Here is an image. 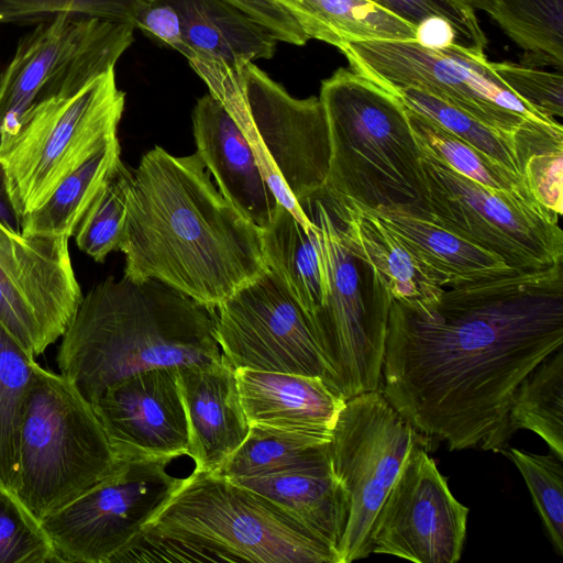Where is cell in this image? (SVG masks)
<instances>
[{
    "label": "cell",
    "instance_id": "cell-1",
    "mask_svg": "<svg viewBox=\"0 0 563 563\" xmlns=\"http://www.w3.org/2000/svg\"><path fill=\"white\" fill-rule=\"evenodd\" d=\"M563 346V262L444 287L419 314L393 300L379 388L430 442L498 452L523 378Z\"/></svg>",
    "mask_w": 563,
    "mask_h": 563
},
{
    "label": "cell",
    "instance_id": "cell-2",
    "mask_svg": "<svg viewBox=\"0 0 563 563\" xmlns=\"http://www.w3.org/2000/svg\"><path fill=\"white\" fill-rule=\"evenodd\" d=\"M123 275L157 279L216 309L268 271L261 230L219 191L197 153H145L128 198Z\"/></svg>",
    "mask_w": 563,
    "mask_h": 563
},
{
    "label": "cell",
    "instance_id": "cell-3",
    "mask_svg": "<svg viewBox=\"0 0 563 563\" xmlns=\"http://www.w3.org/2000/svg\"><path fill=\"white\" fill-rule=\"evenodd\" d=\"M216 324V309L163 282L108 277L82 295L57 367L92 404L134 373L221 361Z\"/></svg>",
    "mask_w": 563,
    "mask_h": 563
},
{
    "label": "cell",
    "instance_id": "cell-4",
    "mask_svg": "<svg viewBox=\"0 0 563 563\" xmlns=\"http://www.w3.org/2000/svg\"><path fill=\"white\" fill-rule=\"evenodd\" d=\"M339 563L336 552L271 500L194 471L115 562Z\"/></svg>",
    "mask_w": 563,
    "mask_h": 563
},
{
    "label": "cell",
    "instance_id": "cell-5",
    "mask_svg": "<svg viewBox=\"0 0 563 563\" xmlns=\"http://www.w3.org/2000/svg\"><path fill=\"white\" fill-rule=\"evenodd\" d=\"M330 139L324 190L368 209L429 218L422 154L408 111L390 89L351 69L321 82Z\"/></svg>",
    "mask_w": 563,
    "mask_h": 563
},
{
    "label": "cell",
    "instance_id": "cell-6",
    "mask_svg": "<svg viewBox=\"0 0 563 563\" xmlns=\"http://www.w3.org/2000/svg\"><path fill=\"white\" fill-rule=\"evenodd\" d=\"M191 68L246 135L279 203L309 224L299 201L324 188L330 163L320 99L292 97L254 63L238 68L198 63Z\"/></svg>",
    "mask_w": 563,
    "mask_h": 563
},
{
    "label": "cell",
    "instance_id": "cell-7",
    "mask_svg": "<svg viewBox=\"0 0 563 563\" xmlns=\"http://www.w3.org/2000/svg\"><path fill=\"white\" fill-rule=\"evenodd\" d=\"M117 459L92 405L36 363L19 442L14 494L41 521L108 477Z\"/></svg>",
    "mask_w": 563,
    "mask_h": 563
},
{
    "label": "cell",
    "instance_id": "cell-8",
    "mask_svg": "<svg viewBox=\"0 0 563 563\" xmlns=\"http://www.w3.org/2000/svg\"><path fill=\"white\" fill-rule=\"evenodd\" d=\"M299 206L319 225L327 276L324 300L309 319L328 386L346 400L379 387L393 297L377 272L342 242L322 190Z\"/></svg>",
    "mask_w": 563,
    "mask_h": 563
},
{
    "label": "cell",
    "instance_id": "cell-9",
    "mask_svg": "<svg viewBox=\"0 0 563 563\" xmlns=\"http://www.w3.org/2000/svg\"><path fill=\"white\" fill-rule=\"evenodd\" d=\"M125 106L114 69L70 93L33 104L0 147V167L12 208L21 219L97 150L118 137Z\"/></svg>",
    "mask_w": 563,
    "mask_h": 563
},
{
    "label": "cell",
    "instance_id": "cell-10",
    "mask_svg": "<svg viewBox=\"0 0 563 563\" xmlns=\"http://www.w3.org/2000/svg\"><path fill=\"white\" fill-rule=\"evenodd\" d=\"M339 51L351 69L382 86L428 92L509 140L525 119H542L500 81L485 53L472 47L453 43L427 48L415 40H374L352 42Z\"/></svg>",
    "mask_w": 563,
    "mask_h": 563
},
{
    "label": "cell",
    "instance_id": "cell-11",
    "mask_svg": "<svg viewBox=\"0 0 563 563\" xmlns=\"http://www.w3.org/2000/svg\"><path fill=\"white\" fill-rule=\"evenodd\" d=\"M134 30L126 23L69 14L37 23L0 71V147L33 104L79 90L114 69L133 43Z\"/></svg>",
    "mask_w": 563,
    "mask_h": 563
},
{
    "label": "cell",
    "instance_id": "cell-12",
    "mask_svg": "<svg viewBox=\"0 0 563 563\" xmlns=\"http://www.w3.org/2000/svg\"><path fill=\"white\" fill-rule=\"evenodd\" d=\"M429 218L515 271L563 262L556 213L536 199L482 186L422 153Z\"/></svg>",
    "mask_w": 563,
    "mask_h": 563
},
{
    "label": "cell",
    "instance_id": "cell-13",
    "mask_svg": "<svg viewBox=\"0 0 563 563\" xmlns=\"http://www.w3.org/2000/svg\"><path fill=\"white\" fill-rule=\"evenodd\" d=\"M423 441L429 440L386 400L379 387L345 400L331 438L332 468L349 501L339 563L372 554L375 518L410 451Z\"/></svg>",
    "mask_w": 563,
    "mask_h": 563
},
{
    "label": "cell",
    "instance_id": "cell-14",
    "mask_svg": "<svg viewBox=\"0 0 563 563\" xmlns=\"http://www.w3.org/2000/svg\"><path fill=\"white\" fill-rule=\"evenodd\" d=\"M167 459L119 460L115 470L41 525L58 562L111 563L167 504L185 478Z\"/></svg>",
    "mask_w": 563,
    "mask_h": 563
},
{
    "label": "cell",
    "instance_id": "cell-15",
    "mask_svg": "<svg viewBox=\"0 0 563 563\" xmlns=\"http://www.w3.org/2000/svg\"><path fill=\"white\" fill-rule=\"evenodd\" d=\"M217 312V340L235 369L321 377L328 372L310 319L272 271L234 291Z\"/></svg>",
    "mask_w": 563,
    "mask_h": 563
},
{
    "label": "cell",
    "instance_id": "cell-16",
    "mask_svg": "<svg viewBox=\"0 0 563 563\" xmlns=\"http://www.w3.org/2000/svg\"><path fill=\"white\" fill-rule=\"evenodd\" d=\"M68 240L0 222V323L34 357L62 338L82 297Z\"/></svg>",
    "mask_w": 563,
    "mask_h": 563
},
{
    "label": "cell",
    "instance_id": "cell-17",
    "mask_svg": "<svg viewBox=\"0 0 563 563\" xmlns=\"http://www.w3.org/2000/svg\"><path fill=\"white\" fill-rule=\"evenodd\" d=\"M429 448L423 441L410 451L375 518L372 553L416 563L460 561L470 509L452 495Z\"/></svg>",
    "mask_w": 563,
    "mask_h": 563
},
{
    "label": "cell",
    "instance_id": "cell-18",
    "mask_svg": "<svg viewBox=\"0 0 563 563\" xmlns=\"http://www.w3.org/2000/svg\"><path fill=\"white\" fill-rule=\"evenodd\" d=\"M178 367L134 373L91 404L118 460L167 459L189 453Z\"/></svg>",
    "mask_w": 563,
    "mask_h": 563
},
{
    "label": "cell",
    "instance_id": "cell-19",
    "mask_svg": "<svg viewBox=\"0 0 563 563\" xmlns=\"http://www.w3.org/2000/svg\"><path fill=\"white\" fill-rule=\"evenodd\" d=\"M197 154L223 197L260 230L275 217L279 201L254 151L225 106L209 91L192 110Z\"/></svg>",
    "mask_w": 563,
    "mask_h": 563
},
{
    "label": "cell",
    "instance_id": "cell-20",
    "mask_svg": "<svg viewBox=\"0 0 563 563\" xmlns=\"http://www.w3.org/2000/svg\"><path fill=\"white\" fill-rule=\"evenodd\" d=\"M188 423L189 453L197 472L217 473L245 440L250 424L239 394L235 368L224 357L178 367Z\"/></svg>",
    "mask_w": 563,
    "mask_h": 563
},
{
    "label": "cell",
    "instance_id": "cell-21",
    "mask_svg": "<svg viewBox=\"0 0 563 563\" xmlns=\"http://www.w3.org/2000/svg\"><path fill=\"white\" fill-rule=\"evenodd\" d=\"M344 245L384 279L393 300L419 314L440 302L444 287L416 260L399 238L368 209L322 189Z\"/></svg>",
    "mask_w": 563,
    "mask_h": 563
},
{
    "label": "cell",
    "instance_id": "cell-22",
    "mask_svg": "<svg viewBox=\"0 0 563 563\" xmlns=\"http://www.w3.org/2000/svg\"><path fill=\"white\" fill-rule=\"evenodd\" d=\"M235 377L250 426L330 435L345 404L317 376L236 368Z\"/></svg>",
    "mask_w": 563,
    "mask_h": 563
},
{
    "label": "cell",
    "instance_id": "cell-23",
    "mask_svg": "<svg viewBox=\"0 0 563 563\" xmlns=\"http://www.w3.org/2000/svg\"><path fill=\"white\" fill-rule=\"evenodd\" d=\"M178 12L189 65L242 67L269 59L277 40L261 24L225 0H168Z\"/></svg>",
    "mask_w": 563,
    "mask_h": 563
},
{
    "label": "cell",
    "instance_id": "cell-24",
    "mask_svg": "<svg viewBox=\"0 0 563 563\" xmlns=\"http://www.w3.org/2000/svg\"><path fill=\"white\" fill-rule=\"evenodd\" d=\"M368 210L399 238L442 287L515 271L498 256L428 218L416 216L400 207Z\"/></svg>",
    "mask_w": 563,
    "mask_h": 563
},
{
    "label": "cell",
    "instance_id": "cell-25",
    "mask_svg": "<svg viewBox=\"0 0 563 563\" xmlns=\"http://www.w3.org/2000/svg\"><path fill=\"white\" fill-rule=\"evenodd\" d=\"M230 481L274 503L338 554V547L347 522L349 501L332 466Z\"/></svg>",
    "mask_w": 563,
    "mask_h": 563
},
{
    "label": "cell",
    "instance_id": "cell-26",
    "mask_svg": "<svg viewBox=\"0 0 563 563\" xmlns=\"http://www.w3.org/2000/svg\"><path fill=\"white\" fill-rule=\"evenodd\" d=\"M309 220V224L300 222L279 203L261 235L268 269L285 283L310 318L324 300L327 276L320 229Z\"/></svg>",
    "mask_w": 563,
    "mask_h": 563
},
{
    "label": "cell",
    "instance_id": "cell-27",
    "mask_svg": "<svg viewBox=\"0 0 563 563\" xmlns=\"http://www.w3.org/2000/svg\"><path fill=\"white\" fill-rule=\"evenodd\" d=\"M308 40L340 49L352 42L416 40V26L368 0H276Z\"/></svg>",
    "mask_w": 563,
    "mask_h": 563
},
{
    "label": "cell",
    "instance_id": "cell-28",
    "mask_svg": "<svg viewBox=\"0 0 563 563\" xmlns=\"http://www.w3.org/2000/svg\"><path fill=\"white\" fill-rule=\"evenodd\" d=\"M331 438L332 434L250 426L243 443L213 474L234 479L331 467Z\"/></svg>",
    "mask_w": 563,
    "mask_h": 563
},
{
    "label": "cell",
    "instance_id": "cell-29",
    "mask_svg": "<svg viewBox=\"0 0 563 563\" xmlns=\"http://www.w3.org/2000/svg\"><path fill=\"white\" fill-rule=\"evenodd\" d=\"M537 433L563 460V349L543 360L519 384L509 402L498 452L518 430Z\"/></svg>",
    "mask_w": 563,
    "mask_h": 563
},
{
    "label": "cell",
    "instance_id": "cell-30",
    "mask_svg": "<svg viewBox=\"0 0 563 563\" xmlns=\"http://www.w3.org/2000/svg\"><path fill=\"white\" fill-rule=\"evenodd\" d=\"M118 137L109 141L55 188L37 209L20 222L21 233L70 238L115 164L121 159Z\"/></svg>",
    "mask_w": 563,
    "mask_h": 563
},
{
    "label": "cell",
    "instance_id": "cell-31",
    "mask_svg": "<svg viewBox=\"0 0 563 563\" xmlns=\"http://www.w3.org/2000/svg\"><path fill=\"white\" fill-rule=\"evenodd\" d=\"M492 19L523 51L521 65L563 68V0H498Z\"/></svg>",
    "mask_w": 563,
    "mask_h": 563
},
{
    "label": "cell",
    "instance_id": "cell-32",
    "mask_svg": "<svg viewBox=\"0 0 563 563\" xmlns=\"http://www.w3.org/2000/svg\"><path fill=\"white\" fill-rule=\"evenodd\" d=\"M523 183L545 209L562 216L563 126L556 121L528 118L511 135Z\"/></svg>",
    "mask_w": 563,
    "mask_h": 563
},
{
    "label": "cell",
    "instance_id": "cell-33",
    "mask_svg": "<svg viewBox=\"0 0 563 563\" xmlns=\"http://www.w3.org/2000/svg\"><path fill=\"white\" fill-rule=\"evenodd\" d=\"M35 357L0 323V486L14 493L19 442Z\"/></svg>",
    "mask_w": 563,
    "mask_h": 563
},
{
    "label": "cell",
    "instance_id": "cell-34",
    "mask_svg": "<svg viewBox=\"0 0 563 563\" xmlns=\"http://www.w3.org/2000/svg\"><path fill=\"white\" fill-rule=\"evenodd\" d=\"M407 111L412 133L422 153L433 156L482 186L533 198L520 176L492 161L431 120L408 109Z\"/></svg>",
    "mask_w": 563,
    "mask_h": 563
},
{
    "label": "cell",
    "instance_id": "cell-35",
    "mask_svg": "<svg viewBox=\"0 0 563 563\" xmlns=\"http://www.w3.org/2000/svg\"><path fill=\"white\" fill-rule=\"evenodd\" d=\"M132 178L133 172L120 159L74 232L77 247L96 262L120 247Z\"/></svg>",
    "mask_w": 563,
    "mask_h": 563
},
{
    "label": "cell",
    "instance_id": "cell-36",
    "mask_svg": "<svg viewBox=\"0 0 563 563\" xmlns=\"http://www.w3.org/2000/svg\"><path fill=\"white\" fill-rule=\"evenodd\" d=\"M391 91L399 97L409 111L431 120L492 161L521 177L512 142L505 135L467 112L422 90L398 88Z\"/></svg>",
    "mask_w": 563,
    "mask_h": 563
},
{
    "label": "cell",
    "instance_id": "cell-37",
    "mask_svg": "<svg viewBox=\"0 0 563 563\" xmlns=\"http://www.w3.org/2000/svg\"><path fill=\"white\" fill-rule=\"evenodd\" d=\"M518 468L555 553L563 555V460L517 448L501 451Z\"/></svg>",
    "mask_w": 563,
    "mask_h": 563
},
{
    "label": "cell",
    "instance_id": "cell-38",
    "mask_svg": "<svg viewBox=\"0 0 563 563\" xmlns=\"http://www.w3.org/2000/svg\"><path fill=\"white\" fill-rule=\"evenodd\" d=\"M58 562L41 521L11 490L0 486V563Z\"/></svg>",
    "mask_w": 563,
    "mask_h": 563
},
{
    "label": "cell",
    "instance_id": "cell-39",
    "mask_svg": "<svg viewBox=\"0 0 563 563\" xmlns=\"http://www.w3.org/2000/svg\"><path fill=\"white\" fill-rule=\"evenodd\" d=\"M142 2L143 0H0V25L37 24L58 14L133 25Z\"/></svg>",
    "mask_w": 563,
    "mask_h": 563
},
{
    "label": "cell",
    "instance_id": "cell-40",
    "mask_svg": "<svg viewBox=\"0 0 563 563\" xmlns=\"http://www.w3.org/2000/svg\"><path fill=\"white\" fill-rule=\"evenodd\" d=\"M500 81L539 117L556 120L563 115V76L512 62H489ZM558 121V120H556Z\"/></svg>",
    "mask_w": 563,
    "mask_h": 563
},
{
    "label": "cell",
    "instance_id": "cell-41",
    "mask_svg": "<svg viewBox=\"0 0 563 563\" xmlns=\"http://www.w3.org/2000/svg\"><path fill=\"white\" fill-rule=\"evenodd\" d=\"M383 10L417 26L431 16L446 20L456 33V43L485 53L488 40L475 11L459 0H368Z\"/></svg>",
    "mask_w": 563,
    "mask_h": 563
},
{
    "label": "cell",
    "instance_id": "cell-42",
    "mask_svg": "<svg viewBox=\"0 0 563 563\" xmlns=\"http://www.w3.org/2000/svg\"><path fill=\"white\" fill-rule=\"evenodd\" d=\"M133 25L188 58L180 16L168 0H143Z\"/></svg>",
    "mask_w": 563,
    "mask_h": 563
},
{
    "label": "cell",
    "instance_id": "cell-43",
    "mask_svg": "<svg viewBox=\"0 0 563 563\" xmlns=\"http://www.w3.org/2000/svg\"><path fill=\"white\" fill-rule=\"evenodd\" d=\"M265 27L277 41L303 46L309 41L276 0H225Z\"/></svg>",
    "mask_w": 563,
    "mask_h": 563
},
{
    "label": "cell",
    "instance_id": "cell-44",
    "mask_svg": "<svg viewBox=\"0 0 563 563\" xmlns=\"http://www.w3.org/2000/svg\"><path fill=\"white\" fill-rule=\"evenodd\" d=\"M427 48H443L456 43V33L453 26L440 16H431L416 26V40Z\"/></svg>",
    "mask_w": 563,
    "mask_h": 563
},
{
    "label": "cell",
    "instance_id": "cell-45",
    "mask_svg": "<svg viewBox=\"0 0 563 563\" xmlns=\"http://www.w3.org/2000/svg\"><path fill=\"white\" fill-rule=\"evenodd\" d=\"M0 222H2L3 224H5L7 227H9L13 230L21 231L20 218L18 217L14 209L12 208V205L8 197L1 167H0Z\"/></svg>",
    "mask_w": 563,
    "mask_h": 563
},
{
    "label": "cell",
    "instance_id": "cell-46",
    "mask_svg": "<svg viewBox=\"0 0 563 563\" xmlns=\"http://www.w3.org/2000/svg\"><path fill=\"white\" fill-rule=\"evenodd\" d=\"M460 2L466 4L472 8L474 11H484L489 15L495 9V5L498 0H459Z\"/></svg>",
    "mask_w": 563,
    "mask_h": 563
}]
</instances>
